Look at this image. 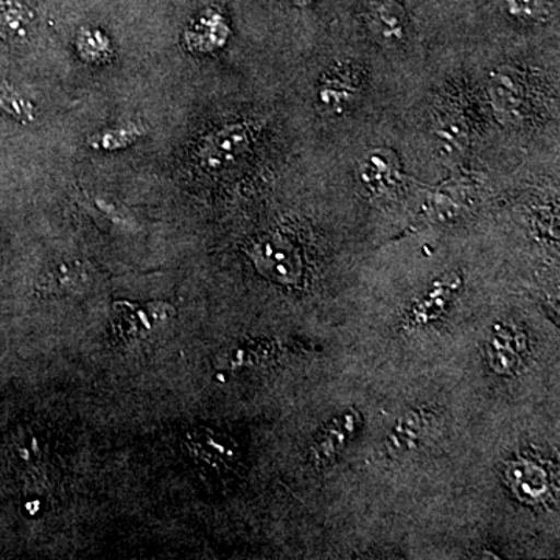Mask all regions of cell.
I'll use <instances>...</instances> for the list:
<instances>
[{"label":"cell","mask_w":560,"mask_h":560,"mask_svg":"<svg viewBox=\"0 0 560 560\" xmlns=\"http://www.w3.org/2000/svg\"><path fill=\"white\" fill-rule=\"evenodd\" d=\"M36 13L28 0H0V38L24 44L35 28Z\"/></svg>","instance_id":"obj_5"},{"label":"cell","mask_w":560,"mask_h":560,"mask_svg":"<svg viewBox=\"0 0 560 560\" xmlns=\"http://www.w3.org/2000/svg\"><path fill=\"white\" fill-rule=\"evenodd\" d=\"M397 173L399 167H397L396 156L390 151H372L361 164V179L377 194L394 186Z\"/></svg>","instance_id":"obj_7"},{"label":"cell","mask_w":560,"mask_h":560,"mask_svg":"<svg viewBox=\"0 0 560 560\" xmlns=\"http://www.w3.org/2000/svg\"><path fill=\"white\" fill-rule=\"evenodd\" d=\"M0 109L22 124H31L36 119L35 106L32 102L3 81H0Z\"/></svg>","instance_id":"obj_10"},{"label":"cell","mask_w":560,"mask_h":560,"mask_svg":"<svg viewBox=\"0 0 560 560\" xmlns=\"http://www.w3.org/2000/svg\"><path fill=\"white\" fill-rule=\"evenodd\" d=\"M375 27L386 43H397L404 36V11L394 2H381L374 10Z\"/></svg>","instance_id":"obj_9"},{"label":"cell","mask_w":560,"mask_h":560,"mask_svg":"<svg viewBox=\"0 0 560 560\" xmlns=\"http://www.w3.org/2000/svg\"><path fill=\"white\" fill-rule=\"evenodd\" d=\"M254 253L261 270L276 279H293L300 272V257L287 238L279 235L267 237Z\"/></svg>","instance_id":"obj_3"},{"label":"cell","mask_w":560,"mask_h":560,"mask_svg":"<svg viewBox=\"0 0 560 560\" xmlns=\"http://www.w3.org/2000/svg\"><path fill=\"white\" fill-rule=\"evenodd\" d=\"M291 2L298 3V5H304V3L308 2V0H291Z\"/></svg>","instance_id":"obj_12"},{"label":"cell","mask_w":560,"mask_h":560,"mask_svg":"<svg viewBox=\"0 0 560 560\" xmlns=\"http://www.w3.org/2000/svg\"><path fill=\"white\" fill-rule=\"evenodd\" d=\"M249 124H228L208 132L198 143L197 161L202 171L221 172L237 164L253 143Z\"/></svg>","instance_id":"obj_1"},{"label":"cell","mask_w":560,"mask_h":560,"mask_svg":"<svg viewBox=\"0 0 560 560\" xmlns=\"http://www.w3.org/2000/svg\"><path fill=\"white\" fill-rule=\"evenodd\" d=\"M147 135V125L139 120L120 121L113 127L103 128L90 138V147L94 150L113 153L135 145Z\"/></svg>","instance_id":"obj_6"},{"label":"cell","mask_w":560,"mask_h":560,"mask_svg":"<svg viewBox=\"0 0 560 560\" xmlns=\"http://www.w3.org/2000/svg\"><path fill=\"white\" fill-rule=\"evenodd\" d=\"M544 3V0H541ZM510 9L512 13L521 18H539L544 13V5H540V0H510Z\"/></svg>","instance_id":"obj_11"},{"label":"cell","mask_w":560,"mask_h":560,"mask_svg":"<svg viewBox=\"0 0 560 560\" xmlns=\"http://www.w3.org/2000/svg\"><path fill=\"white\" fill-rule=\"evenodd\" d=\"M79 57L88 65H103L113 58V43L101 28L83 27L75 40Z\"/></svg>","instance_id":"obj_8"},{"label":"cell","mask_w":560,"mask_h":560,"mask_svg":"<svg viewBox=\"0 0 560 560\" xmlns=\"http://www.w3.org/2000/svg\"><path fill=\"white\" fill-rule=\"evenodd\" d=\"M357 92V73L353 75L352 69L349 68H338L320 81L316 101L324 113L340 114L352 105Z\"/></svg>","instance_id":"obj_4"},{"label":"cell","mask_w":560,"mask_h":560,"mask_svg":"<svg viewBox=\"0 0 560 560\" xmlns=\"http://www.w3.org/2000/svg\"><path fill=\"white\" fill-rule=\"evenodd\" d=\"M230 38V27L217 11L208 10L191 21L184 32V44L195 55L212 54L221 49Z\"/></svg>","instance_id":"obj_2"}]
</instances>
